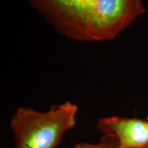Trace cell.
<instances>
[{
    "label": "cell",
    "instance_id": "1",
    "mask_svg": "<svg viewBox=\"0 0 148 148\" xmlns=\"http://www.w3.org/2000/svg\"><path fill=\"white\" fill-rule=\"evenodd\" d=\"M78 106L70 101L40 112L19 108L11 119L16 148H56L76 125Z\"/></svg>",
    "mask_w": 148,
    "mask_h": 148
},
{
    "label": "cell",
    "instance_id": "2",
    "mask_svg": "<svg viewBox=\"0 0 148 148\" xmlns=\"http://www.w3.org/2000/svg\"><path fill=\"white\" fill-rule=\"evenodd\" d=\"M144 12L142 0H95L87 40L114 39Z\"/></svg>",
    "mask_w": 148,
    "mask_h": 148
},
{
    "label": "cell",
    "instance_id": "3",
    "mask_svg": "<svg viewBox=\"0 0 148 148\" xmlns=\"http://www.w3.org/2000/svg\"><path fill=\"white\" fill-rule=\"evenodd\" d=\"M96 128L118 139L117 148L148 147V119L111 116L100 119Z\"/></svg>",
    "mask_w": 148,
    "mask_h": 148
},
{
    "label": "cell",
    "instance_id": "4",
    "mask_svg": "<svg viewBox=\"0 0 148 148\" xmlns=\"http://www.w3.org/2000/svg\"><path fill=\"white\" fill-rule=\"evenodd\" d=\"M95 0H70L68 37L87 40V29Z\"/></svg>",
    "mask_w": 148,
    "mask_h": 148
},
{
    "label": "cell",
    "instance_id": "5",
    "mask_svg": "<svg viewBox=\"0 0 148 148\" xmlns=\"http://www.w3.org/2000/svg\"><path fill=\"white\" fill-rule=\"evenodd\" d=\"M69 2L70 0H30L32 5L66 36L69 33Z\"/></svg>",
    "mask_w": 148,
    "mask_h": 148
},
{
    "label": "cell",
    "instance_id": "6",
    "mask_svg": "<svg viewBox=\"0 0 148 148\" xmlns=\"http://www.w3.org/2000/svg\"><path fill=\"white\" fill-rule=\"evenodd\" d=\"M73 148H110L106 143H98V144H94V143H78L74 146Z\"/></svg>",
    "mask_w": 148,
    "mask_h": 148
},
{
    "label": "cell",
    "instance_id": "7",
    "mask_svg": "<svg viewBox=\"0 0 148 148\" xmlns=\"http://www.w3.org/2000/svg\"><path fill=\"white\" fill-rule=\"evenodd\" d=\"M110 148H117V147H110ZM142 148H148V147H142Z\"/></svg>",
    "mask_w": 148,
    "mask_h": 148
}]
</instances>
